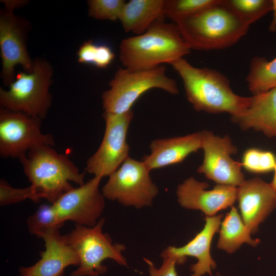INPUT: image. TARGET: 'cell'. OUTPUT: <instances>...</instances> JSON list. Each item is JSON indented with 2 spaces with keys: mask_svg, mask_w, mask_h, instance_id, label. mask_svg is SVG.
I'll return each mask as SVG.
<instances>
[{
  "mask_svg": "<svg viewBox=\"0 0 276 276\" xmlns=\"http://www.w3.org/2000/svg\"><path fill=\"white\" fill-rule=\"evenodd\" d=\"M181 77L186 97L197 111L226 112L231 117L242 113L251 97H242L232 89L229 79L209 67H197L182 58L171 64Z\"/></svg>",
  "mask_w": 276,
  "mask_h": 276,
  "instance_id": "cell-1",
  "label": "cell"
},
{
  "mask_svg": "<svg viewBox=\"0 0 276 276\" xmlns=\"http://www.w3.org/2000/svg\"><path fill=\"white\" fill-rule=\"evenodd\" d=\"M156 20L143 34L123 39L120 60L129 71L151 69L172 63L190 54L191 49L174 22Z\"/></svg>",
  "mask_w": 276,
  "mask_h": 276,
  "instance_id": "cell-2",
  "label": "cell"
},
{
  "mask_svg": "<svg viewBox=\"0 0 276 276\" xmlns=\"http://www.w3.org/2000/svg\"><path fill=\"white\" fill-rule=\"evenodd\" d=\"M174 23L190 49L209 51L229 48L247 33L250 26L221 2Z\"/></svg>",
  "mask_w": 276,
  "mask_h": 276,
  "instance_id": "cell-3",
  "label": "cell"
},
{
  "mask_svg": "<svg viewBox=\"0 0 276 276\" xmlns=\"http://www.w3.org/2000/svg\"><path fill=\"white\" fill-rule=\"evenodd\" d=\"M52 146L40 145L31 149L19 160L29 180L40 198L53 204L74 188L85 183L86 171L80 173L67 156L59 153Z\"/></svg>",
  "mask_w": 276,
  "mask_h": 276,
  "instance_id": "cell-4",
  "label": "cell"
},
{
  "mask_svg": "<svg viewBox=\"0 0 276 276\" xmlns=\"http://www.w3.org/2000/svg\"><path fill=\"white\" fill-rule=\"evenodd\" d=\"M33 62L32 72H19L9 89L0 88V106L42 120L52 104L49 89L53 70L51 64L43 58H36Z\"/></svg>",
  "mask_w": 276,
  "mask_h": 276,
  "instance_id": "cell-5",
  "label": "cell"
},
{
  "mask_svg": "<svg viewBox=\"0 0 276 276\" xmlns=\"http://www.w3.org/2000/svg\"><path fill=\"white\" fill-rule=\"evenodd\" d=\"M162 64L140 71L120 68L109 82L110 88L103 93V109L105 112L123 113L131 110L135 102L145 92L159 88L172 95L179 93L175 79L166 74Z\"/></svg>",
  "mask_w": 276,
  "mask_h": 276,
  "instance_id": "cell-6",
  "label": "cell"
},
{
  "mask_svg": "<svg viewBox=\"0 0 276 276\" xmlns=\"http://www.w3.org/2000/svg\"><path fill=\"white\" fill-rule=\"evenodd\" d=\"M105 222L100 218L92 227L75 224L74 229L66 235L67 242L77 254L79 265L70 276H99L104 274L107 268L102 264L107 259L114 260L120 265L127 266V262L123 255L126 247L123 244L113 243L107 233L102 232Z\"/></svg>",
  "mask_w": 276,
  "mask_h": 276,
  "instance_id": "cell-7",
  "label": "cell"
},
{
  "mask_svg": "<svg viewBox=\"0 0 276 276\" xmlns=\"http://www.w3.org/2000/svg\"><path fill=\"white\" fill-rule=\"evenodd\" d=\"M3 2L5 6L0 13L1 77L3 84L7 87L15 80L16 65H21L24 72L29 73L33 70L34 62L27 47L30 24L14 14V10L26 2L23 1Z\"/></svg>",
  "mask_w": 276,
  "mask_h": 276,
  "instance_id": "cell-8",
  "label": "cell"
},
{
  "mask_svg": "<svg viewBox=\"0 0 276 276\" xmlns=\"http://www.w3.org/2000/svg\"><path fill=\"white\" fill-rule=\"evenodd\" d=\"M142 161L130 156L111 175L103 187L105 198L136 209L150 206L159 192Z\"/></svg>",
  "mask_w": 276,
  "mask_h": 276,
  "instance_id": "cell-9",
  "label": "cell"
},
{
  "mask_svg": "<svg viewBox=\"0 0 276 276\" xmlns=\"http://www.w3.org/2000/svg\"><path fill=\"white\" fill-rule=\"evenodd\" d=\"M105 129L97 151L87 162L85 171L94 176H109L128 158L130 147L127 134L133 117L131 110L123 113L104 112Z\"/></svg>",
  "mask_w": 276,
  "mask_h": 276,
  "instance_id": "cell-10",
  "label": "cell"
},
{
  "mask_svg": "<svg viewBox=\"0 0 276 276\" xmlns=\"http://www.w3.org/2000/svg\"><path fill=\"white\" fill-rule=\"evenodd\" d=\"M42 120L23 112L0 108V156L19 158L40 145L53 146L52 135L41 131Z\"/></svg>",
  "mask_w": 276,
  "mask_h": 276,
  "instance_id": "cell-11",
  "label": "cell"
},
{
  "mask_svg": "<svg viewBox=\"0 0 276 276\" xmlns=\"http://www.w3.org/2000/svg\"><path fill=\"white\" fill-rule=\"evenodd\" d=\"M201 132L204 158L197 172L204 174L218 185L237 188L241 186L245 181L241 171L242 165L231 156L238 151L231 138L227 135L220 137L205 130Z\"/></svg>",
  "mask_w": 276,
  "mask_h": 276,
  "instance_id": "cell-12",
  "label": "cell"
},
{
  "mask_svg": "<svg viewBox=\"0 0 276 276\" xmlns=\"http://www.w3.org/2000/svg\"><path fill=\"white\" fill-rule=\"evenodd\" d=\"M102 178L94 176L62 195L53 204L60 217L75 224L95 225L104 210L105 198L99 189Z\"/></svg>",
  "mask_w": 276,
  "mask_h": 276,
  "instance_id": "cell-13",
  "label": "cell"
},
{
  "mask_svg": "<svg viewBox=\"0 0 276 276\" xmlns=\"http://www.w3.org/2000/svg\"><path fill=\"white\" fill-rule=\"evenodd\" d=\"M209 185L190 177L179 184L176 190L177 201L187 209L198 210L206 216H213L219 211L232 206L237 200V188L217 185L206 190Z\"/></svg>",
  "mask_w": 276,
  "mask_h": 276,
  "instance_id": "cell-14",
  "label": "cell"
},
{
  "mask_svg": "<svg viewBox=\"0 0 276 276\" xmlns=\"http://www.w3.org/2000/svg\"><path fill=\"white\" fill-rule=\"evenodd\" d=\"M45 249L41 258L34 265L19 267V276H63L70 266L79 265L78 256L67 242L66 235L59 229H50L42 235Z\"/></svg>",
  "mask_w": 276,
  "mask_h": 276,
  "instance_id": "cell-15",
  "label": "cell"
},
{
  "mask_svg": "<svg viewBox=\"0 0 276 276\" xmlns=\"http://www.w3.org/2000/svg\"><path fill=\"white\" fill-rule=\"evenodd\" d=\"M241 216L251 234L276 208V194L269 183L259 177L245 181L237 187Z\"/></svg>",
  "mask_w": 276,
  "mask_h": 276,
  "instance_id": "cell-16",
  "label": "cell"
},
{
  "mask_svg": "<svg viewBox=\"0 0 276 276\" xmlns=\"http://www.w3.org/2000/svg\"><path fill=\"white\" fill-rule=\"evenodd\" d=\"M222 217V214L206 216L202 229L188 243L181 247L169 246L163 252L175 258L177 264L185 262L189 256L196 258L197 262L190 266V276L206 273L212 276V270L216 268V263L210 254L211 244L214 235L219 231Z\"/></svg>",
  "mask_w": 276,
  "mask_h": 276,
  "instance_id": "cell-17",
  "label": "cell"
},
{
  "mask_svg": "<svg viewBox=\"0 0 276 276\" xmlns=\"http://www.w3.org/2000/svg\"><path fill=\"white\" fill-rule=\"evenodd\" d=\"M202 142L201 131L183 136L156 139L150 144V154L145 155L142 161L150 171L180 163L201 149Z\"/></svg>",
  "mask_w": 276,
  "mask_h": 276,
  "instance_id": "cell-18",
  "label": "cell"
},
{
  "mask_svg": "<svg viewBox=\"0 0 276 276\" xmlns=\"http://www.w3.org/2000/svg\"><path fill=\"white\" fill-rule=\"evenodd\" d=\"M242 129L253 128L269 137L276 136V87L251 97L249 106L241 114L231 117Z\"/></svg>",
  "mask_w": 276,
  "mask_h": 276,
  "instance_id": "cell-19",
  "label": "cell"
},
{
  "mask_svg": "<svg viewBox=\"0 0 276 276\" xmlns=\"http://www.w3.org/2000/svg\"><path fill=\"white\" fill-rule=\"evenodd\" d=\"M166 0H130L126 2L119 20L125 32L135 35L144 33L158 19L164 15Z\"/></svg>",
  "mask_w": 276,
  "mask_h": 276,
  "instance_id": "cell-20",
  "label": "cell"
},
{
  "mask_svg": "<svg viewBox=\"0 0 276 276\" xmlns=\"http://www.w3.org/2000/svg\"><path fill=\"white\" fill-rule=\"evenodd\" d=\"M219 233L217 248L229 254L238 249L244 243L256 246L260 242L258 239L251 238V233L235 206H232L221 222Z\"/></svg>",
  "mask_w": 276,
  "mask_h": 276,
  "instance_id": "cell-21",
  "label": "cell"
},
{
  "mask_svg": "<svg viewBox=\"0 0 276 276\" xmlns=\"http://www.w3.org/2000/svg\"><path fill=\"white\" fill-rule=\"evenodd\" d=\"M246 81L252 95L261 94L275 87L276 57L270 61L260 56L252 58Z\"/></svg>",
  "mask_w": 276,
  "mask_h": 276,
  "instance_id": "cell-22",
  "label": "cell"
},
{
  "mask_svg": "<svg viewBox=\"0 0 276 276\" xmlns=\"http://www.w3.org/2000/svg\"><path fill=\"white\" fill-rule=\"evenodd\" d=\"M222 4L249 26L272 11L271 0H222Z\"/></svg>",
  "mask_w": 276,
  "mask_h": 276,
  "instance_id": "cell-23",
  "label": "cell"
},
{
  "mask_svg": "<svg viewBox=\"0 0 276 276\" xmlns=\"http://www.w3.org/2000/svg\"><path fill=\"white\" fill-rule=\"evenodd\" d=\"M64 223L53 204L41 205L27 220L30 233L38 238L50 229H59Z\"/></svg>",
  "mask_w": 276,
  "mask_h": 276,
  "instance_id": "cell-24",
  "label": "cell"
},
{
  "mask_svg": "<svg viewBox=\"0 0 276 276\" xmlns=\"http://www.w3.org/2000/svg\"><path fill=\"white\" fill-rule=\"evenodd\" d=\"M221 0H166L164 15L173 22L219 4Z\"/></svg>",
  "mask_w": 276,
  "mask_h": 276,
  "instance_id": "cell-25",
  "label": "cell"
},
{
  "mask_svg": "<svg viewBox=\"0 0 276 276\" xmlns=\"http://www.w3.org/2000/svg\"><path fill=\"white\" fill-rule=\"evenodd\" d=\"M241 164L249 172L267 173L274 170L276 165V157L270 151L250 148L245 151Z\"/></svg>",
  "mask_w": 276,
  "mask_h": 276,
  "instance_id": "cell-26",
  "label": "cell"
},
{
  "mask_svg": "<svg viewBox=\"0 0 276 276\" xmlns=\"http://www.w3.org/2000/svg\"><path fill=\"white\" fill-rule=\"evenodd\" d=\"M125 3L124 0H89L88 16L100 20L116 21L119 19Z\"/></svg>",
  "mask_w": 276,
  "mask_h": 276,
  "instance_id": "cell-27",
  "label": "cell"
},
{
  "mask_svg": "<svg viewBox=\"0 0 276 276\" xmlns=\"http://www.w3.org/2000/svg\"><path fill=\"white\" fill-rule=\"evenodd\" d=\"M27 199L34 202L41 199L35 188L30 185L24 188H14L5 180H0V204L4 206L24 201Z\"/></svg>",
  "mask_w": 276,
  "mask_h": 276,
  "instance_id": "cell-28",
  "label": "cell"
},
{
  "mask_svg": "<svg viewBox=\"0 0 276 276\" xmlns=\"http://www.w3.org/2000/svg\"><path fill=\"white\" fill-rule=\"evenodd\" d=\"M160 257L163 263L159 268H157L151 260L144 258L148 265L149 276H178L176 270L177 259L163 251Z\"/></svg>",
  "mask_w": 276,
  "mask_h": 276,
  "instance_id": "cell-29",
  "label": "cell"
},
{
  "mask_svg": "<svg viewBox=\"0 0 276 276\" xmlns=\"http://www.w3.org/2000/svg\"><path fill=\"white\" fill-rule=\"evenodd\" d=\"M98 45L93 40L84 42L78 51V61L81 63L93 64L95 59Z\"/></svg>",
  "mask_w": 276,
  "mask_h": 276,
  "instance_id": "cell-30",
  "label": "cell"
},
{
  "mask_svg": "<svg viewBox=\"0 0 276 276\" xmlns=\"http://www.w3.org/2000/svg\"><path fill=\"white\" fill-rule=\"evenodd\" d=\"M115 55L112 50L106 45H98L93 64L98 68H106L114 59Z\"/></svg>",
  "mask_w": 276,
  "mask_h": 276,
  "instance_id": "cell-31",
  "label": "cell"
},
{
  "mask_svg": "<svg viewBox=\"0 0 276 276\" xmlns=\"http://www.w3.org/2000/svg\"><path fill=\"white\" fill-rule=\"evenodd\" d=\"M272 1V11L273 12V17L272 20L269 26L268 30L270 32L276 31V0Z\"/></svg>",
  "mask_w": 276,
  "mask_h": 276,
  "instance_id": "cell-32",
  "label": "cell"
},
{
  "mask_svg": "<svg viewBox=\"0 0 276 276\" xmlns=\"http://www.w3.org/2000/svg\"><path fill=\"white\" fill-rule=\"evenodd\" d=\"M273 171L274 172L273 178L272 181L269 184L274 193L276 194V165Z\"/></svg>",
  "mask_w": 276,
  "mask_h": 276,
  "instance_id": "cell-33",
  "label": "cell"
},
{
  "mask_svg": "<svg viewBox=\"0 0 276 276\" xmlns=\"http://www.w3.org/2000/svg\"><path fill=\"white\" fill-rule=\"evenodd\" d=\"M212 276H222L219 273L217 272L215 275Z\"/></svg>",
  "mask_w": 276,
  "mask_h": 276,
  "instance_id": "cell-34",
  "label": "cell"
},
{
  "mask_svg": "<svg viewBox=\"0 0 276 276\" xmlns=\"http://www.w3.org/2000/svg\"><path fill=\"white\" fill-rule=\"evenodd\" d=\"M275 209H276V208H275Z\"/></svg>",
  "mask_w": 276,
  "mask_h": 276,
  "instance_id": "cell-35",
  "label": "cell"
}]
</instances>
